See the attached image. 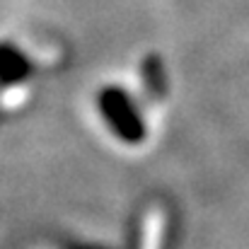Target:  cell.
<instances>
[{
  "label": "cell",
  "instance_id": "cell-1",
  "mask_svg": "<svg viewBox=\"0 0 249 249\" xmlns=\"http://www.w3.org/2000/svg\"><path fill=\"white\" fill-rule=\"evenodd\" d=\"M165 109L160 80L143 71H124L92 94V116L104 136L124 148L148 145Z\"/></svg>",
  "mask_w": 249,
  "mask_h": 249
},
{
  "label": "cell",
  "instance_id": "cell-2",
  "mask_svg": "<svg viewBox=\"0 0 249 249\" xmlns=\"http://www.w3.org/2000/svg\"><path fill=\"white\" fill-rule=\"evenodd\" d=\"M53 61L41 58L32 41L0 36V116H10L27 104Z\"/></svg>",
  "mask_w": 249,
  "mask_h": 249
}]
</instances>
